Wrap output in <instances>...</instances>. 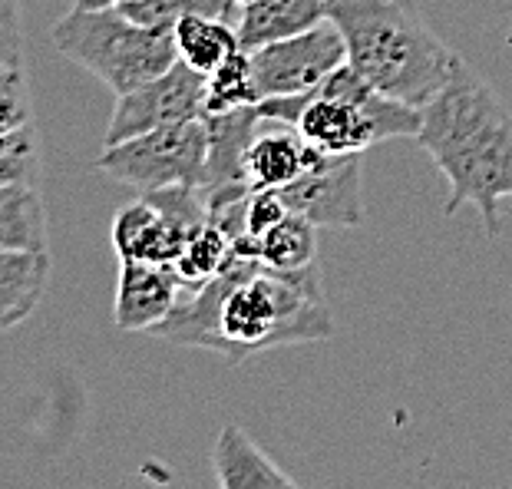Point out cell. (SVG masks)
Instances as JSON below:
<instances>
[{"instance_id":"obj_15","label":"cell","mask_w":512,"mask_h":489,"mask_svg":"<svg viewBox=\"0 0 512 489\" xmlns=\"http://www.w3.org/2000/svg\"><path fill=\"white\" fill-rule=\"evenodd\" d=\"M50 268V252H0V334L40 308Z\"/></svg>"},{"instance_id":"obj_7","label":"cell","mask_w":512,"mask_h":489,"mask_svg":"<svg viewBox=\"0 0 512 489\" xmlns=\"http://www.w3.org/2000/svg\"><path fill=\"white\" fill-rule=\"evenodd\" d=\"M344 63H347L344 37L331 20L304 30L298 37L268 43V47L252 53V73L261 100H268V96H301L318 90Z\"/></svg>"},{"instance_id":"obj_6","label":"cell","mask_w":512,"mask_h":489,"mask_svg":"<svg viewBox=\"0 0 512 489\" xmlns=\"http://www.w3.org/2000/svg\"><path fill=\"white\" fill-rule=\"evenodd\" d=\"M205 166H209V129L202 116L123 139L116 146H103L96 159V169L103 176L136 189L139 195L176 186L202 189Z\"/></svg>"},{"instance_id":"obj_27","label":"cell","mask_w":512,"mask_h":489,"mask_svg":"<svg viewBox=\"0 0 512 489\" xmlns=\"http://www.w3.org/2000/svg\"><path fill=\"white\" fill-rule=\"evenodd\" d=\"M129 4V0H73V7H86V10H103V7H119Z\"/></svg>"},{"instance_id":"obj_26","label":"cell","mask_w":512,"mask_h":489,"mask_svg":"<svg viewBox=\"0 0 512 489\" xmlns=\"http://www.w3.org/2000/svg\"><path fill=\"white\" fill-rule=\"evenodd\" d=\"M0 27L20 30V0H0Z\"/></svg>"},{"instance_id":"obj_22","label":"cell","mask_w":512,"mask_h":489,"mask_svg":"<svg viewBox=\"0 0 512 489\" xmlns=\"http://www.w3.org/2000/svg\"><path fill=\"white\" fill-rule=\"evenodd\" d=\"M40 146L34 123L0 136V186H37Z\"/></svg>"},{"instance_id":"obj_9","label":"cell","mask_w":512,"mask_h":489,"mask_svg":"<svg viewBox=\"0 0 512 489\" xmlns=\"http://www.w3.org/2000/svg\"><path fill=\"white\" fill-rule=\"evenodd\" d=\"M278 192L291 212L318 228H357L364 222L361 156H328L318 149L311 166Z\"/></svg>"},{"instance_id":"obj_10","label":"cell","mask_w":512,"mask_h":489,"mask_svg":"<svg viewBox=\"0 0 512 489\" xmlns=\"http://www.w3.org/2000/svg\"><path fill=\"white\" fill-rule=\"evenodd\" d=\"M182 295L185 291L172 268L146 262H119L113 324L129 334L152 331L159 321H166L176 311Z\"/></svg>"},{"instance_id":"obj_16","label":"cell","mask_w":512,"mask_h":489,"mask_svg":"<svg viewBox=\"0 0 512 489\" xmlns=\"http://www.w3.org/2000/svg\"><path fill=\"white\" fill-rule=\"evenodd\" d=\"M172 40H176L179 60L202 76H209L215 67H222L232 53L242 50L238 30H235V17H222V14L185 17L182 24L172 30Z\"/></svg>"},{"instance_id":"obj_5","label":"cell","mask_w":512,"mask_h":489,"mask_svg":"<svg viewBox=\"0 0 512 489\" xmlns=\"http://www.w3.org/2000/svg\"><path fill=\"white\" fill-rule=\"evenodd\" d=\"M298 136L328 156H364L387 139L417 136L420 110L390 100L370 86L351 63L337 67L301 106Z\"/></svg>"},{"instance_id":"obj_2","label":"cell","mask_w":512,"mask_h":489,"mask_svg":"<svg viewBox=\"0 0 512 489\" xmlns=\"http://www.w3.org/2000/svg\"><path fill=\"white\" fill-rule=\"evenodd\" d=\"M450 182L443 215L476 205L489 238L503 232V205L512 202V116L496 90L470 63L420 110L413 136Z\"/></svg>"},{"instance_id":"obj_14","label":"cell","mask_w":512,"mask_h":489,"mask_svg":"<svg viewBox=\"0 0 512 489\" xmlns=\"http://www.w3.org/2000/svg\"><path fill=\"white\" fill-rule=\"evenodd\" d=\"M212 466L219 489H301L242 427H222L212 450Z\"/></svg>"},{"instance_id":"obj_12","label":"cell","mask_w":512,"mask_h":489,"mask_svg":"<svg viewBox=\"0 0 512 489\" xmlns=\"http://www.w3.org/2000/svg\"><path fill=\"white\" fill-rule=\"evenodd\" d=\"M202 119L209 129V166H205L202 195L248 189L242 159L258 129V106H245V110L232 113H205Z\"/></svg>"},{"instance_id":"obj_19","label":"cell","mask_w":512,"mask_h":489,"mask_svg":"<svg viewBox=\"0 0 512 489\" xmlns=\"http://www.w3.org/2000/svg\"><path fill=\"white\" fill-rule=\"evenodd\" d=\"M228 255H232V238L225 235V228H219L212 219L202 228H195L189 235V242L182 245L179 258L172 262V271H176L185 295H195L199 288L209 285V281L225 268Z\"/></svg>"},{"instance_id":"obj_20","label":"cell","mask_w":512,"mask_h":489,"mask_svg":"<svg viewBox=\"0 0 512 489\" xmlns=\"http://www.w3.org/2000/svg\"><path fill=\"white\" fill-rule=\"evenodd\" d=\"M258 103L261 93L252 73V53L248 50L232 53L222 67H215L205 76V113H232Z\"/></svg>"},{"instance_id":"obj_8","label":"cell","mask_w":512,"mask_h":489,"mask_svg":"<svg viewBox=\"0 0 512 489\" xmlns=\"http://www.w3.org/2000/svg\"><path fill=\"white\" fill-rule=\"evenodd\" d=\"M202 113H205V76L179 60L166 73L152 76L149 83L116 96L103 146H116L123 139L143 136L162 126L189 123V119H199Z\"/></svg>"},{"instance_id":"obj_4","label":"cell","mask_w":512,"mask_h":489,"mask_svg":"<svg viewBox=\"0 0 512 489\" xmlns=\"http://www.w3.org/2000/svg\"><path fill=\"white\" fill-rule=\"evenodd\" d=\"M50 37L63 57L93 73L116 96L136 90L179 63L172 34L136 24L116 7H73L53 24Z\"/></svg>"},{"instance_id":"obj_11","label":"cell","mask_w":512,"mask_h":489,"mask_svg":"<svg viewBox=\"0 0 512 489\" xmlns=\"http://www.w3.org/2000/svg\"><path fill=\"white\" fill-rule=\"evenodd\" d=\"M314 146H308L298 136V129L275 119H258V129L252 143L245 149L242 169L248 189H285L304 169L311 166Z\"/></svg>"},{"instance_id":"obj_28","label":"cell","mask_w":512,"mask_h":489,"mask_svg":"<svg viewBox=\"0 0 512 489\" xmlns=\"http://www.w3.org/2000/svg\"><path fill=\"white\" fill-rule=\"evenodd\" d=\"M228 4H232V7H242V4H248V0H228Z\"/></svg>"},{"instance_id":"obj_24","label":"cell","mask_w":512,"mask_h":489,"mask_svg":"<svg viewBox=\"0 0 512 489\" xmlns=\"http://www.w3.org/2000/svg\"><path fill=\"white\" fill-rule=\"evenodd\" d=\"M291 209L281 199L278 189H255L245 202V232L252 238H261L271 232L281 219H285Z\"/></svg>"},{"instance_id":"obj_13","label":"cell","mask_w":512,"mask_h":489,"mask_svg":"<svg viewBox=\"0 0 512 489\" xmlns=\"http://www.w3.org/2000/svg\"><path fill=\"white\" fill-rule=\"evenodd\" d=\"M324 20H328V0H248L235 10L238 43L248 53L298 37Z\"/></svg>"},{"instance_id":"obj_23","label":"cell","mask_w":512,"mask_h":489,"mask_svg":"<svg viewBox=\"0 0 512 489\" xmlns=\"http://www.w3.org/2000/svg\"><path fill=\"white\" fill-rule=\"evenodd\" d=\"M34 123L27 76L20 67H0V136Z\"/></svg>"},{"instance_id":"obj_18","label":"cell","mask_w":512,"mask_h":489,"mask_svg":"<svg viewBox=\"0 0 512 489\" xmlns=\"http://www.w3.org/2000/svg\"><path fill=\"white\" fill-rule=\"evenodd\" d=\"M258 258L275 271H304L318 265V225L288 212L271 232L258 238Z\"/></svg>"},{"instance_id":"obj_17","label":"cell","mask_w":512,"mask_h":489,"mask_svg":"<svg viewBox=\"0 0 512 489\" xmlns=\"http://www.w3.org/2000/svg\"><path fill=\"white\" fill-rule=\"evenodd\" d=\"M47 205L37 186H0V252H47Z\"/></svg>"},{"instance_id":"obj_3","label":"cell","mask_w":512,"mask_h":489,"mask_svg":"<svg viewBox=\"0 0 512 489\" xmlns=\"http://www.w3.org/2000/svg\"><path fill=\"white\" fill-rule=\"evenodd\" d=\"M328 20L341 30L347 63L413 110H423L463 63L433 34L417 0H328Z\"/></svg>"},{"instance_id":"obj_1","label":"cell","mask_w":512,"mask_h":489,"mask_svg":"<svg viewBox=\"0 0 512 489\" xmlns=\"http://www.w3.org/2000/svg\"><path fill=\"white\" fill-rule=\"evenodd\" d=\"M149 334L179 347L222 354L228 364H245L248 357L275 347L328 341L334 324L318 265L275 271L261 258L232 252L209 285L185 295Z\"/></svg>"},{"instance_id":"obj_21","label":"cell","mask_w":512,"mask_h":489,"mask_svg":"<svg viewBox=\"0 0 512 489\" xmlns=\"http://www.w3.org/2000/svg\"><path fill=\"white\" fill-rule=\"evenodd\" d=\"M119 14H126L136 24L162 30V34H172L185 17L192 14H222V17H235V10L228 0H129V4L116 7Z\"/></svg>"},{"instance_id":"obj_25","label":"cell","mask_w":512,"mask_h":489,"mask_svg":"<svg viewBox=\"0 0 512 489\" xmlns=\"http://www.w3.org/2000/svg\"><path fill=\"white\" fill-rule=\"evenodd\" d=\"M20 57H24L20 30L0 27V67H20Z\"/></svg>"}]
</instances>
